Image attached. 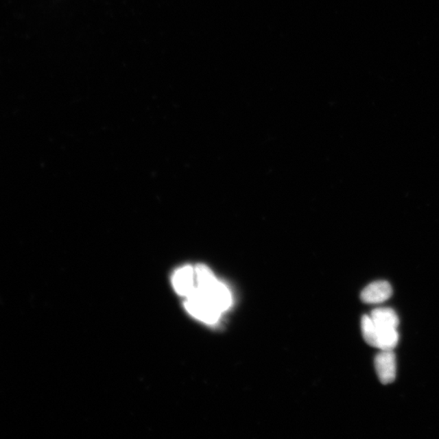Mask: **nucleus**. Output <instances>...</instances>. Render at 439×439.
I'll return each mask as SVG.
<instances>
[{"label":"nucleus","instance_id":"6e6552de","mask_svg":"<svg viewBox=\"0 0 439 439\" xmlns=\"http://www.w3.org/2000/svg\"><path fill=\"white\" fill-rule=\"evenodd\" d=\"M362 333L368 345L376 348L377 329L370 316H364L361 320Z\"/></svg>","mask_w":439,"mask_h":439},{"label":"nucleus","instance_id":"423d86ee","mask_svg":"<svg viewBox=\"0 0 439 439\" xmlns=\"http://www.w3.org/2000/svg\"><path fill=\"white\" fill-rule=\"evenodd\" d=\"M370 317L379 329H397L399 324L398 315L389 307H381L372 311Z\"/></svg>","mask_w":439,"mask_h":439},{"label":"nucleus","instance_id":"39448f33","mask_svg":"<svg viewBox=\"0 0 439 439\" xmlns=\"http://www.w3.org/2000/svg\"><path fill=\"white\" fill-rule=\"evenodd\" d=\"M392 287L385 281H377L364 289L361 293V300L366 304H380L392 296Z\"/></svg>","mask_w":439,"mask_h":439},{"label":"nucleus","instance_id":"7ed1b4c3","mask_svg":"<svg viewBox=\"0 0 439 439\" xmlns=\"http://www.w3.org/2000/svg\"><path fill=\"white\" fill-rule=\"evenodd\" d=\"M375 368L381 383H392L396 377V359L393 350H381L375 358Z\"/></svg>","mask_w":439,"mask_h":439},{"label":"nucleus","instance_id":"f257e3e1","mask_svg":"<svg viewBox=\"0 0 439 439\" xmlns=\"http://www.w3.org/2000/svg\"><path fill=\"white\" fill-rule=\"evenodd\" d=\"M195 272L197 289L203 292L222 313L230 309L233 301L229 288L220 282L206 265H197Z\"/></svg>","mask_w":439,"mask_h":439},{"label":"nucleus","instance_id":"0eeeda50","mask_svg":"<svg viewBox=\"0 0 439 439\" xmlns=\"http://www.w3.org/2000/svg\"><path fill=\"white\" fill-rule=\"evenodd\" d=\"M377 329L376 348L381 350H393L397 346L399 340L397 329L377 327Z\"/></svg>","mask_w":439,"mask_h":439},{"label":"nucleus","instance_id":"20e7f679","mask_svg":"<svg viewBox=\"0 0 439 439\" xmlns=\"http://www.w3.org/2000/svg\"><path fill=\"white\" fill-rule=\"evenodd\" d=\"M173 285L178 295L190 296L196 288L195 268L191 265L180 268L174 274Z\"/></svg>","mask_w":439,"mask_h":439},{"label":"nucleus","instance_id":"f03ea898","mask_svg":"<svg viewBox=\"0 0 439 439\" xmlns=\"http://www.w3.org/2000/svg\"><path fill=\"white\" fill-rule=\"evenodd\" d=\"M185 307L193 317L209 324L217 323L222 313L197 287L190 296L187 297Z\"/></svg>","mask_w":439,"mask_h":439}]
</instances>
